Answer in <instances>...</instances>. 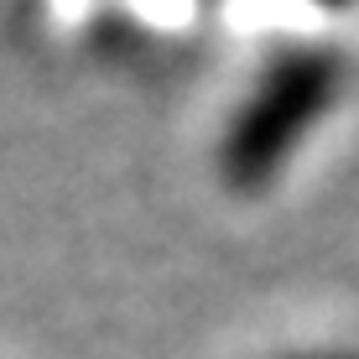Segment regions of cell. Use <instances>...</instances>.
<instances>
[{
    "label": "cell",
    "instance_id": "7a4b0ae2",
    "mask_svg": "<svg viewBox=\"0 0 359 359\" xmlns=\"http://www.w3.org/2000/svg\"><path fill=\"white\" fill-rule=\"evenodd\" d=\"M281 359H359L354 349H318V354H281Z\"/></svg>",
    "mask_w": 359,
    "mask_h": 359
},
{
    "label": "cell",
    "instance_id": "3957f363",
    "mask_svg": "<svg viewBox=\"0 0 359 359\" xmlns=\"http://www.w3.org/2000/svg\"><path fill=\"white\" fill-rule=\"evenodd\" d=\"M323 6H344V0H323Z\"/></svg>",
    "mask_w": 359,
    "mask_h": 359
},
{
    "label": "cell",
    "instance_id": "6da1fadb",
    "mask_svg": "<svg viewBox=\"0 0 359 359\" xmlns=\"http://www.w3.org/2000/svg\"><path fill=\"white\" fill-rule=\"evenodd\" d=\"M344 94V57L333 47L302 42L281 47L255 73L250 94L229 115L219 141V172L234 193H266L287 156L307 141V130L339 104Z\"/></svg>",
    "mask_w": 359,
    "mask_h": 359
}]
</instances>
